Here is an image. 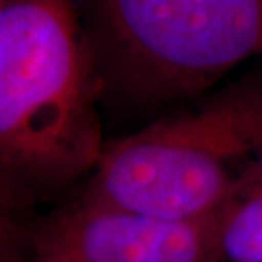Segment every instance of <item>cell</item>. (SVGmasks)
<instances>
[{"mask_svg":"<svg viewBox=\"0 0 262 262\" xmlns=\"http://www.w3.org/2000/svg\"><path fill=\"white\" fill-rule=\"evenodd\" d=\"M101 94L157 106L262 55V0H96L78 7Z\"/></svg>","mask_w":262,"mask_h":262,"instance_id":"cell-3","label":"cell"},{"mask_svg":"<svg viewBox=\"0 0 262 262\" xmlns=\"http://www.w3.org/2000/svg\"><path fill=\"white\" fill-rule=\"evenodd\" d=\"M101 82L78 7L5 0L0 9V209L28 218L91 176L104 141Z\"/></svg>","mask_w":262,"mask_h":262,"instance_id":"cell-1","label":"cell"},{"mask_svg":"<svg viewBox=\"0 0 262 262\" xmlns=\"http://www.w3.org/2000/svg\"><path fill=\"white\" fill-rule=\"evenodd\" d=\"M7 262H38L36 260L33 255H31V257H23V259H14V260H7Z\"/></svg>","mask_w":262,"mask_h":262,"instance_id":"cell-7","label":"cell"},{"mask_svg":"<svg viewBox=\"0 0 262 262\" xmlns=\"http://www.w3.org/2000/svg\"><path fill=\"white\" fill-rule=\"evenodd\" d=\"M4 2H5V0H0V9H2V5H4Z\"/></svg>","mask_w":262,"mask_h":262,"instance_id":"cell-8","label":"cell"},{"mask_svg":"<svg viewBox=\"0 0 262 262\" xmlns=\"http://www.w3.org/2000/svg\"><path fill=\"white\" fill-rule=\"evenodd\" d=\"M31 220L0 209V262L31 257Z\"/></svg>","mask_w":262,"mask_h":262,"instance_id":"cell-6","label":"cell"},{"mask_svg":"<svg viewBox=\"0 0 262 262\" xmlns=\"http://www.w3.org/2000/svg\"><path fill=\"white\" fill-rule=\"evenodd\" d=\"M218 250L222 262H262V177L225 206Z\"/></svg>","mask_w":262,"mask_h":262,"instance_id":"cell-5","label":"cell"},{"mask_svg":"<svg viewBox=\"0 0 262 262\" xmlns=\"http://www.w3.org/2000/svg\"><path fill=\"white\" fill-rule=\"evenodd\" d=\"M262 177V77L106 143L78 199L167 220L218 213Z\"/></svg>","mask_w":262,"mask_h":262,"instance_id":"cell-2","label":"cell"},{"mask_svg":"<svg viewBox=\"0 0 262 262\" xmlns=\"http://www.w3.org/2000/svg\"><path fill=\"white\" fill-rule=\"evenodd\" d=\"M223 209L196 220H167L77 198L31 220L33 257L38 262H222L218 228Z\"/></svg>","mask_w":262,"mask_h":262,"instance_id":"cell-4","label":"cell"}]
</instances>
